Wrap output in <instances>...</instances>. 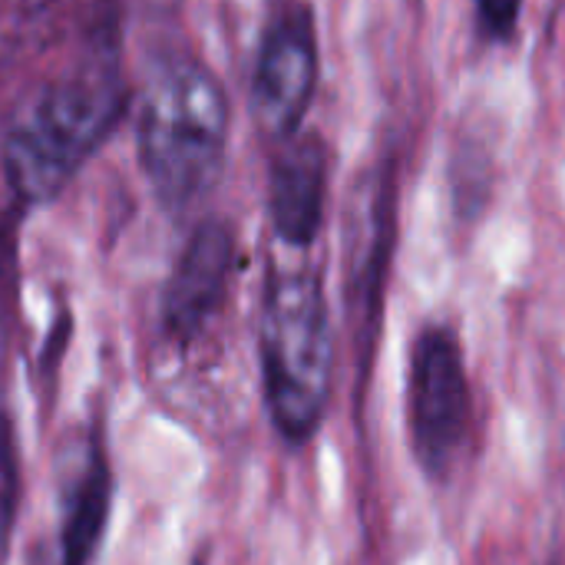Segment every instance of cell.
<instances>
[{
	"mask_svg": "<svg viewBox=\"0 0 565 565\" xmlns=\"http://www.w3.org/2000/svg\"><path fill=\"white\" fill-rule=\"evenodd\" d=\"M228 96L195 56L152 66L139 96V166L169 212H189L218 182L228 149Z\"/></svg>",
	"mask_w": 565,
	"mask_h": 565,
	"instance_id": "cell-1",
	"label": "cell"
},
{
	"mask_svg": "<svg viewBox=\"0 0 565 565\" xmlns=\"http://www.w3.org/2000/svg\"><path fill=\"white\" fill-rule=\"evenodd\" d=\"M258 341L271 424L288 444H305L321 427L334 384L328 298L311 265H271Z\"/></svg>",
	"mask_w": 565,
	"mask_h": 565,
	"instance_id": "cell-2",
	"label": "cell"
},
{
	"mask_svg": "<svg viewBox=\"0 0 565 565\" xmlns=\"http://www.w3.org/2000/svg\"><path fill=\"white\" fill-rule=\"evenodd\" d=\"M122 113L113 66H89L43 86L3 136V172L23 202L53 199L99 149Z\"/></svg>",
	"mask_w": 565,
	"mask_h": 565,
	"instance_id": "cell-3",
	"label": "cell"
},
{
	"mask_svg": "<svg viewBox=\"0 0 565 565\" xmlns=\"http://www.w3.org/2000/svg\"><path fill=\"white\" fill-rule=\"evenodd\" d=\"M473 427V391L463 348L447 324H427L411 348L407 430L411 450L430 480L454 473Z\"/></svg>",
	"mask_w": 565,
	"mask_h": 565,
	"instance_id": "cell-4",
	"label": "cell"
},
{
	"mask_svg": "<svg viewBox=\"0 0 565 565\" xmlns=\"http://www.w3.org/2000/svg\"><path fill=\"white\" fill-rule=\"evenodd\" d=\"M318 23L305 0L285 3L268 23L255 76H252V113L262 132L288 139L301 132L308 106L318 89Z\"/></svg>",
	"mask_w": 565,
	"mask_h": 565,
	"instance_id": "cell-5",
	"label": "cell"
},
{
	"mask_svg": "<svg viewBox=\"0 0 565 565\" xmlns=\"http://www.w3.org/2000/svg\"><path fill=\"white\" fill-rule=\"evenodd\" d=\"M235 268V235L222 218H205L185 242L162 295V324L175 338H195L222 308Z\"/></svg>",
	"mask_w": 565,
	"mask_h": 565,
	"instance_id": "cell-6",
	"label": "cell"
},
{
	"mask_svg": "<svg viewBox=\"0 0 565 565\" xmlns=\"http://www.w3.org/2000/svg\"><path fill=\"white\" fill-rule=\"evenodd\" d=\"M328 146L315 132L278 142L268 172V215L278 242L291 252L311 248L328 205Z\"/></svg>",
	"mask_w": 565,
	"mask_h": 565,
	"instance_id": "cell-7",
	"label": "cell"
},
{
	"mask_svg": "<svg viewBox=\"0 0 565 565\" xmlns=\"http://www.w3.org/2000/svg\"><path fill=\"white\" fill-rule=\"evenodd\" d=\"M109 497H113V480H109V463L99 444L93 440L86 447L83 467L73 473L66 487V507H63V533H60V565H89V559L99 550L106 516H109Z\"/></svg>",
	"mask_w": 565,
	"mask_h": 565,
	"instance_id": "cell-8",
	"label": "cell"
},
{
	"mask_svg": "<svg viewBox=\"0 0 565 565\" xmlns=\"http://www.w3.org/2000/svg\"><path fill=\"white\" fill-rule=\"evenodd\" d=\"M20 503V463H17V440L10 420L0 414V563L10 546L13 520Z\"/></svg>",
	"mask_w": 565,
	"mask_h": 565,
	"instance_id": "cell-9",
	"label": "cell"
},
{
	"mask_svg": "<svg viewBox=\"0 0 565 565\" xmlns=\"http://www.w3.org/2000/svg\"><path fill=\"white\" fill-rule=\"evenodd\" d=\"M523 0H477L480 26L490 40H510L516 33Z\"/></svg>",
	"mask_w": 565,
	"mask_h": 565,
	"instance_id": "cell-10",
	"label": "cell"
}]
</instances>
